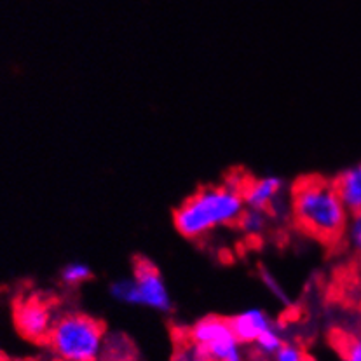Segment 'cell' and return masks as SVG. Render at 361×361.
Listing matches in <instances>:
<instances>
[{
	"instance_id": "e0dca14e",
	"label": "cell",
	"mask_w": 361,
	"mask_h": 361,
	"mask_svg": "<svg viewBox=\"0 0 361 361\" xmlns=\"http://www.w3.org/2000/svg\"><path fill=\"white\" fill-rule=\"evenodd\" d=\"M274 361H309L305 353L295 344L285 342L278 353L274 355Z\"/></svg>"
},
{
	"instance_id": "5bb4252c",
	"label": "cell",
	"mask_w": 361,
	"mask_h": 361,
	"mask_svg": "<svg viewBox=\"0 0 361 361\" xmlns=\"http://www.w3.org/2000/svg\"><path fill=\"white\" fill-rule=\"evenodd\" d=\"M259 278H260V283H262L264 288L267 290L269 295L274 298L276 302H279L283 307H290V305L293 304V298L290 297L288 290L285 288V285L279 281V278L274 274V272L269 271L267 267H260Z\"/></svg>"
},
{
	"instance_id": "52a82bcc",
	"label": "cell",
	"mask_w": 361,
	"mask_h": 361,
	"mask_svg": "<svg viewBox=\"0 0 361 361\" xmlns=\"http://www.w3.org/2000/svg\"><path fill=\"white\" fill-rule=\"evenodd\" d=\"M14 325L21 337L30 342H47L56 316L49 302L39 297L21 298L14 305Z\"/></svg>"
},
{
	"instance_id": "8fae6325",
	"label": "cell",
	"mask_w": 361,
	"mask_h": 361,
	"mask_svg": "<svg viewBox=\"0 0 361 361\" xmlns=\"http://www.w3.org/2000/svg\"><path fill=\"white\" fill-rule=\"evenodd\" d=\"M93 279V269L84 260H70L60 269V281L66 288H79Z\"/></svg>"
},
{
	"instance_id": "ba28073f",
	"label": "cell",
	"mask_w": 361,
	"mask_h": 361,
	"mask_svg": "<svg viewBox=\"0 0 361 361\" xmlns=\"http://www.w3.org/2000/svg\"><path fill=\"white\" fill-rule=\"evenodd\" d=\"M235 337L245 345H253L265 330L271 329L276 319L262 307H248L229 318Z\"/></svg>"
},
{
	"instance_id": "4fadbf2b",
	"label": "cell",
	"mask_w": 361,
	"mask_h": 361,
	"mask_svg": "<svg viewBox=\"0 0 361 361\" xmlns=\"http://www.w3.org/2000/svg\"><path fill=\"white\" fill-rule=\"evenodd\" d=\"M109 295L119 304L138 307V290H136L135 278L131 274L114 279L109 286Z\"/></svg>"
},
{
	"instance_id": "7c38bea8",
	"label": "cell",
	"mask_w": 361,
	"mask_h": 361,
	"mask_svg": "<svg viewBox=\"0 0 361 361\" xmlns=\"http://www.w3.org/2000/svg\"><path fill=\"white\" fill-rule=\"evenodd\" d=\"M334 344L342 361H361V329L338 331Z\"/></svg>"
},
{
	"instance_id": "3957f363",
	"label": "cell",
	"mask_w": 361,
	"mask_h": 361,
	"mask_svg": "<svg viewBox=\"0 0 361 361\" xmlns=\"http://www.w3.org/2000/svg\"><path fill=\"white\" fill-rule=\"evenodd\" d=\"M106 342L105 325L80 311L56 316L47 344L63 361H102Z\"/></svg>"
},
{
	"instance_id": "9c48e42d",
	"label": "cell",
	"mask_w": 361,
	"mask_h": 361,
	"mask_svg": "<svg viewBox=\"0 0 361 361\" xmlns=\"http://www.w3.org/2000/svg\"><path fill=\"white\" fill-rule=\"evenodd\" d=\"M334 183L349 212L361 209V163L342 169L334 178Z\"/></svg>"
},
{
	"instance_id": "277c9868",
	"label": "cell",
	"mask_w": 361,
	"mask_h": 361,
	"mask_svg": "<svg viewBox=\"0 0 361 361\" xmlns=\"http://www.w3.org/2000/svg\"><path fill=\"white\" fill-rule=\"evenodd\" d=\"M189 344L208 361H245L243 342L235 337L229 318L204 316L189 329Z\"/></svg>"
},
{
	"instance_id": "7a4b0ae2",
	"label": "cell",
	"mask_w": 361,
	"mask_h": 361,
	"mask_svg": "<svg viewBox=\"0 0 361 361\" xmlns=\"http://www.w3.org/2000/svg\"><path fill=\"white\" fill-rule=\"evenodd\" d=\"M290 219L304 234L322 243H338L351 212L342 201L334 180L309 175L290 189Z\"/></svg>"
},
{
	"instance_id": "8992f818",
	"label": "cell",
	"mask_w": 361,
	"mask_h": 361,
	"mask_svg": "<svg viewBox=\"0 0 361 361\" xmlns=\"http://www.w3.org/2000/svg\"><path fill=\"white\" fill-rule=\"evenodd\" d=\"M246 208L265 209L272 219L290 215L288 187L278 175H262L259 178L246 180L243 185Z\"/></svg>"
},
{
	"instance_id": "5b68a950",
	"label": "cell",
	"mask_w": 361,
	"mask_h": 361,
	"mask_svg": "<svg viewBox=\"0 0 361 361\" xmlns=\"http://www.w3.org/2000/svg\"><path fill=\"white\" fill-rule=\"evenodd\" d=\"M131 276L138 290V307L168 314L173 309V297L163 272L149 259H136Z\"/></svg>"
},
{
	"instance_id": "9a60e30c",
	"label": "cell",
	"mask_w": 361,
	"mask_h": 361,
	"mask_svg": "<svg viewBox=\"0 0 361 361\" xmlns=\"http://www.w3.org/2000/svg\"><path fill=\"white\" fill-rule=\"evenodd\" d=\"M342 243L345 248L353 253L355 257L361 259V209L353 212L349 215L348 226H345L344 234H342Z\"/></svg>"
},
{
	"instance_id": "6da1fadb",
	"label": "cell",
	"mask_w": 361,
	"mask_h": 361,
	"mask_svg": "<svg viewBox=\"0 0 361 361\" xmlns=\"http://www.w3.org/2000/svg\"><path fill=\"white\" fill-rule=\"evenodd\" d=\"M246 178L229 176L226 182L212 183L196 190L173 213L176 232L190 241H199L220 229L238 226L246 209L243 185Z\"/></svg>"
},
{
	"instance_id": "2e32d148",
	"label": "cell",
	"mask_w": 361,
	"mask_h": 361,
	"mask_svg": "<svg viewBox=\"0 0 361 361\" xmlns=\"http://www.w3.org/2000/svg\"><path fill=\"white\" fill-rule=\"evenodd\" d=\"M285 342L286 341H285V335H283L281 325H279V323H274L271 329L265 330L264 334L257 338V342L253 345H255L262 355L274 356L276 353L281 349V345L285 344Z\"/></svg>"
},
{
	"instance_id": "30bf717a",
	"label": "cell",
	"mask_w": 361,
	"mask_h": 361,
	"mask_svg": "<svg viewBox=\"0 0 361 361\" xmlns=\"http://www.w3.org/2000/svg\"><path fill=\"white\" fill-rule=\"evenodd\" d=\"M271 213L265 212V209H257V208H246L243 216L239 219L238 227L245 232V235L248 238H262L265 232L269 231L272 222Z\"/></svg>"
}]
</instances>
